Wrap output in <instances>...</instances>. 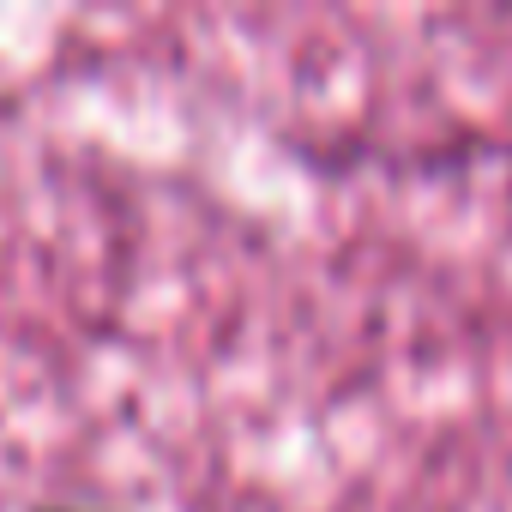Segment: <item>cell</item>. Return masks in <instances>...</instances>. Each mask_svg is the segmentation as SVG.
<instances>
[{
	"label": "cell",
	"instance_id": "6da1fadb",
	"mask_svg": "<svg viewBox=\"0 0 512 512\" xmlns=\"http://www.w3.org/2000/svg\"><path fill=\"white\" fill-rule=\"evenodd\" d=\"M37 512H79V506H37Z\"/></svg>",
	"mask_w": 512,
	"mask_h": 512
}]
</instances>
